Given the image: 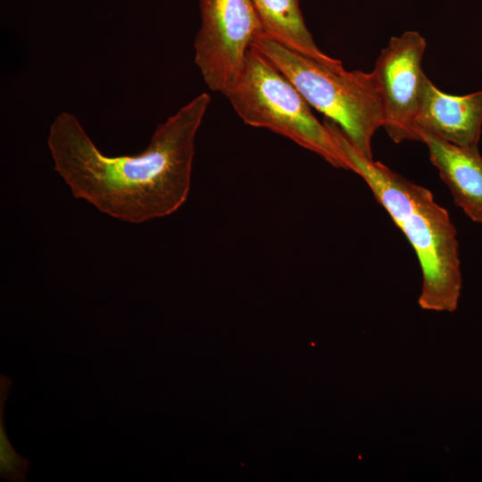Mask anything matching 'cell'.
<instances>
[{"label": "cell", "instance_id": "3957f363", "mask_svg": "<svg viewBox=\"0 0 482 482\" xmlns=\"http://www.w3.org/2000/svg\"><path fill=\"white\" fill-rule=\"evenodd\" d=\"M252 45L296 87L309 104L337 123L353 147L372 159L371 140L384 126V108L373 71H345L294 51L262 33Z\"/></svg>", "mask_w": 482, "mask_h": 482}, {"label": "cell", "instance_id": "7a4b0ae2", "mask_svg": "<svg viewBox=\"0 0 482 482\" xmlns=\"http://www.w3.org/2000/svg\"><path fill=\"white\" fill-rule=\"evenodd\" d=\"M324 121L347 160L349 170L366 182L415 251L422 273L420 307L454 312L462 279L457 231L448 212L428 189L365 157L337 123L328 119Z\"/></svg>", "mask_w": 482, "mask_h": 482}, {"label": "cell", "instance_id": "6da1fadb", "mask_svg": "<svg viewBox=\"0 0 482 482\" xmlns=\"http://www.w3.org/2000/svg\"><path fill=\"white\" fill-rule=\"evenodd\" d=\"M210 102L207 93L196 96L157 126L144 151L115 157L62 112L47 137L54 169L75 198L114 219L137 224L169 216L187 199L195 136Z\"/></svg>", "mask_w": 482, "mask_h": 482}, {"label": "cell", "instance_id": "9c48e42d", "mask_svg": "<svg viewBox=\"0 0 482 482\" xmlns=\"http://www.w3.org/2000/svg\"><path fill=\"white\" fill-rule=\"evenodd\" d=\"M264 34L285 46L327 63L341 61L324 54L306 27L299 0H250Z\"/></svg>", "mask_w": 482, "mask_h": 482}, {"label": "cell", "instance_id": "277c9868", "mask_svg": "<svg viewBox=\"0 0 482 482\" xmlns=\"http://www.w3.org/2000/svg\"><path fill=\"white\" fill-rule=\"evenodd\" d=\"M223 95L246 125L271 130L331 165L349 170L325 123L316 119L290 79L253 45L237 79Z\"/></svg>", "mask_w": 482, "mask_h": 482}, {"label": "cell", "instance_id": "52a82bcc", "mask_svg": "<svg viewBox=\"0 0 482 482\" xmlns=\"http://www.w3.org/2000/svg\"><path fill=\"white\" fill-rule=\"evenodd\" d=\"M481 126V91L465 96L448 95L426 77L415 119L418 137L420 132H427L458 145L478 146Z\"/></svg>", "mask_w": 482, "mask_h": 482}, {"label": "cell", "instance_id": "ba28073f", "mask_svg": "<svg viewBox=\"0 0 482 482\" xmlns=\"http://www.w3.org/2000/svg\"><path fill=\"white\" fill-rule=\"evenodd\" d=\"M419 137L455 204L471 220L482 223V156L478 146L458 145L427 132Z\"/></svg>", "mask_w": 482, "mask_h": 482}, {"label": "cell", "instance_id": "30bf717a", "mask_svg": "<svg viewBox=\"0 0 482 482\" xmlns=\"http://www.w3.org/2000/svg\"><path fill=\"white\" fill-rule=\"evenodd\" d=\"M12 387L9 377L0 376V476L9 482L26 481L29 461L21 456L11 445L4 427V403Z\"/></svg>", "mask_w": 482, "mask_h": 482}, {"label": "cell", "instance_id": "8992f818", "mask_svg": "<svg viewBox=\"0 0 482 482\" xmlns=\"http://www.w3.org/2000/svg\"><path fill=\"white\" fill-rule=\"evenodd\" d=\"M427 47L417 31L390 38L376 61L373 73L384 108V126L395 143L418 140L415 119L426 74L421 68Z\"/></svg>", "mask_w": 482, "mask_h": 482}, {"label": "cell", "instance_id": "5b68a950", "mask_svg": "<svg viewBox=\"0 0 482 482\" xmlns=\"http://www.w3.org/2000/svg\"><path fill=\"white\" fill-rule=\"evenodd\" d=\"M195 62L207 87L224 94L237 79L256 36L264 33L250 0H199Z\"/></svg>", "mask_w": 482, "mask_h": 482}]
</instances>
